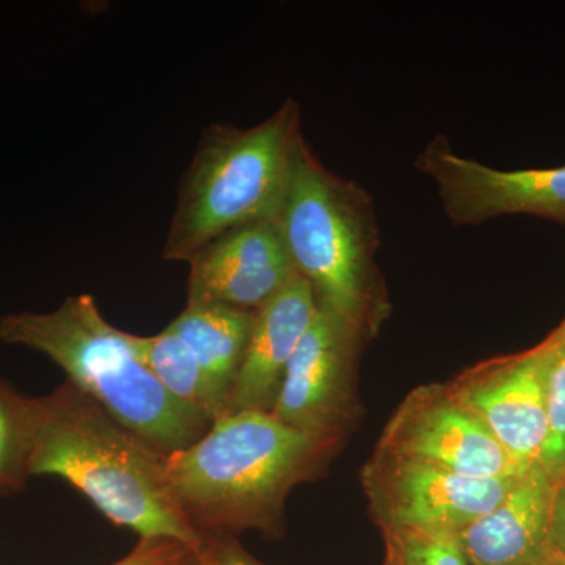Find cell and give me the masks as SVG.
<instances>
[{
	"label": "cell",
	"mask_w": 565,
	"mask_h": 565,
	"mask_svg": "<svg viewBox=\"0 0 565 565\" xmlns=\"http://www.w3.org/2000/svg\"><path fill=\"white\" fill-rule=\"evenodd\" d=\"M31 476H57L140 539L203 544L174 497L167 456L90 396L66 381L31 397Z\"/></svg>",
	"instance_id": "cell-1"
},
{
	"label": "cell",
	"mask_w": 565,
	"mask_h": 565,
	"mask_svg": "<svg viewBox=\"0 0 565 565\" xmlns=\"http://www.w3.org/2000/svg\"><path fill=\"white\" fill-rule=\"evenodd\" d=\"M337 448L273 414L237 412L167 456V475L200 537L233 539L250 530L278 534L286 498L315 479Z\"/></svg>",
	"instance_id": "cell-2"
},
{
	"label": "cell",
	"mask_w": 565,
	"mask_h": 565,
	"mask_svg": "<svg viewBox=\"0 0 565 565\" xmlns=\"http://www.w3.org/2000/svg\"><path fill=\"white\" fill-rule=\"evenodd\" d=\"M0 341L44 353L118 423L166 456L199 441L212 423L169 394L88 294L68 297L50 313L0 318Z\"/></svg>",
	"instance_id": "cell-3"
},
{
	"label": "cell",
	"mask_w": 565,
	"mask_h": 565,
	"mask_svg": "<svg viewBox=\"0 0 565 565\" xmlns=\"http://www.w3.org/2000/svg\"><path fill=\"white\" fill-rule=\"evenodd\" d=\"M275 222L319 307L363 341L377 332L390 307L375 263L381 232L366 191L327 169L302 139Z\"/></svg>",
	"instance_id": "cell-4"
},
{
	"label": "cell",
	"mask_w": 565,
	"mask_h": 565,
	"mask_svg": "<svg viewBox=\"0 0 565 565\" xmlns=\"http://www.w3.org/2000/svg\"><path fill=\"white\" fill-rule=\"evenodd\" d=\"M302 139L292 99L253 128L211 125L182 177L162 258L188 263L222 234L277 221Z\"/></svg>",
	"instance_id": "cell-5"
},
{
	"label": "cell",
	"mask_w": 565,
	"mask_h": 565,
	"mask_svg": "<svg viewBox=\"0 0 565 565\" xmlns=\"http://www.w3.org/2000/svg\"><path fill=\"white\" fill-rule=\"evenodd\" d=\"M525 473L468 478L375 448L363 467L362 482L371 515L382 531L405 527L456 534L500 504Z\"/></svg>",
	"instance_id": "cell-6"
},
{
	"label": "cell",
	"mask_w": 565,
	"mask_h": 565,
	"mask_svg": "<svg viewBox=\"0 0 565 565\" xmlns=\"http://www.w3.org/2000/svg\"><path fill=\"white\" fill-rule=\"evenodd\" d=\"M375 448L468 478H504L526 471L451 386L444 384L422 385L408 394Z\"/></svg>",
	"instance_id": "cell-7"
},
{
	"label": "cell",
	"mask_w": 565,
	"mask_h": 565,
	"mask_svg": "<svg viewBox=\"0 0 565 565\" xmlns=\"http://www.w3.org/2000/svg\"><path fill=\"white\" fill-rule=\"evenodd\" d=\"M415 167L434 182L455 225H479L512 214L565 225V166L497 170L462 158L445 137H435L416 156Z\"/></svg>",
	"instance_id": "cell-8"
},
{
	"label": "cell",
	"mask_w": 565,
	"mask_h": 565,
	"mask_svg": "<svg viewBox=\"0 0 565 565\" xmlns=\"http://www.w3.org/2000/svg\"><path fill=\"white\" fill-rule=\"evenodd\" d=\"M362 343L351 327L319 307L288 364L273 415L316 440L340 446L355 415L353 367Z\"/></svg>",
	"instance_id": "cell-9"
},
{
	"label": "cell",
	"mask_w": 565,
	"mask_h": 565,
	"mask_svg": "<svg viewBox=\"0 0 565 565\" xmlns=\"http://www.w3.org/2000/svg\"><path fill=\"white\" fill-rule=\"evenodd\" d=\"M550 349L548 337L530 351L476 364L449 384L525 470L539 463L545 444Z\"/></svg>",
	"instance_id": "cell-10"
},
{
	"label": "cell",
	"mask_w": 565,
	"mask_h": 565,
	"mask_svg": "<svg viewBox=\"0 0 565 565\" xmlns=\"http://www.w3.org/2000/svg\"><path fill=\"white\" fill-rule=\"evenodd\" d=\"M188 300L255 311L296 277L275 221L248 223L215 237L189 259Z\"/></svg>",
	"instance_id": "cell-11"
},
{
	"label": "cell",
	"mask_w": 565,
	"mask_h": 565,
	"mask_svg": "<svg viewBox=\"0 0 565 565\" xmlns=\"http://www.w3.org/2000/svg\"><path fill=\"white\" fill-rule=\"evenodd\" d=\"M318 311V297L299 274L253 311L247 351L230 394L226 415L273 414L288 364Z\"/></svg>",
	"instance_id": "cell-12"
},
{
	"label": "cell",
	"mask_w": 565,
	"mask_h": 565,
	"mask_svg": "<svg viewBox=\"0 0 565 565\" xmlns=\"http://www.w3.org/2000/svg\"><path fill=\"white\" fill-rule=\"evenodd\" d=\"M555 484L535 463L492 511L456 533L471 565H534L555 555L550 509Z\"/></svg>",
	"instance_id": "cell-13"
},
{
	"label": "cell",
	"mask_w": 565,
	"mask_h": 565,
	"mask_svg": "<svg viewBox=\"0 0 565 565\" xmlns=\"http://www.w3.org/2000/svg\"><path fill=\"white\" fill-rule=\"evenodd\" d=\"M252 326L250 310L200 300H188L184 310L169 326L199 360L218 418L226 415Z\"/></svg>",
	"instance_id": "cell-14"
},
{
	"label": "cell",
	"mask_w": 565,
	"mask_h": 565,
	"mask_svg": "<svg viewBox=\"0 0 565 565\" xmlns=\"http://www.w3.org/2000/svg\"><path fill=\"white\" fill-rule=\"evenodd\" d=\"M128 338L140 362L174 399L206 416L211 423L218 418L199 360L170 327L152 337L128 333Z\"/></svg>",
	"instance_id": "cell-15"
},
{
	"label": "cell",
	"mask_w": 565,
	"mask_h": 565,
	"mask_svg": "<svg viewBox=\"0 0 565 565\" xmlns=\"http://www.w3.org/2000/svg\"><path fill=\"white\" fill-rule=\"evenodd\" d=\"M31 397L0 379V498L20 493L31 478Z\"/></svg>",
	"instance_id": "cell-16"
},
{
	"label": "cell",
	"mask_w": 565,
	"mask_h": 565,
	"mask_svg": "<svg viewBox=\"0 0 565 565\" xmlns=\"http://www.w3.org/2000/svg\"><path fill=\"white\" fill-rule=\"evenodd\" d=\"M546 374V437L542 448V470L557 484L565 478V321L550 334Z\"/></svg>",
	"instance_id": "cell-17"
},
{
	"label": "cell",
	"mask_w": 565,
	"mask_h": 565,
	"mask_svg": "<svg viewBox=\"0 0 565 565\" xmlns=\"http://www.w3.org/2000/svg\"><path fill=\"white\" fill-rule=\"evenodd\" d=\"M384 565H471L456 534L445 531L385 530Z\"/></svg>",
	"instance_id": "cell-18"
},
{
	"label": "cell",
	"mask_w": 565,
	"mask_h": 565,
	"mask_svg": "<svg viewBox=\"0 0 565 565\" xmlns=\"http://www.w3.org/2000/svg\"><path fill=\"white\" fill-rule=\"evenodd\" d=\"M195 552L172 539H140L128 556L110 565H185Z\"/></svg>",
	"instance_id": "cell-19"
},
{
	"label": "cell",
	"mask_w": 565,
	"mask_h": 565,
	"mask_svg": "<svg viewBox=\"0 0 565 565\" xmlns=\"http://www.w3.org/2000/svg\"><path fill=\"white\" fill-rule=\"evenodd\" d=\"M550 539L557 555L565 557V478L561 479L553 490Z\"/></svg>",
	"instance_id": "cell-20"
},
{
	"label": "cell",
	"mask_w": 565,
	"mask_h": 565,
	"mask_svg": "<svg viewBox=\"0 0 565 565\" xmlns=\"http://www.w3.org/2000/svg\"><path fill=\"white\" fill-rule=\"evenodd\" d=\"M185 565H215L214 556H212V552L207 542L203 539V544L196 548V552L193 553L191 561H189Z\"/></svg>",
	"instance_id": "cell-21"
},
{
	"label": "cell",
	"mask_w": 565,
	"mask_h": 565,
	"mask_svg": "<svg viewBox=\"0 0 565 565\" xmlns=\"http://www.w3.org/2000/svg\"><path fill=\"white\" fill-rule=\"evenodd\" d=\"M534 565H565V557L557 555L550 556L548 559L542 561V563H537Z\"/></svg>",
	"instance_id": "cell-22"
}]
</instances>
